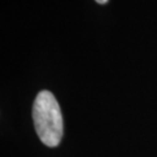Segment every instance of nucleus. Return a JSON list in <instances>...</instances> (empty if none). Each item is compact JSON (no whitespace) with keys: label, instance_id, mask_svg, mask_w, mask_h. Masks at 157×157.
<instances>
[{"label":"nucleus","instance_id":"1","mask_svg":"<svg viewBox=\"0 0 157 157\" xmlns=\"http://www.w3.org/2000/svg\"><path fill=\"white\" fill-rule=\"evenodd\" d=\"M33 121L40 141L47 147H57L63 137V117L55 95L43 90L33 105Z\"/></svg>","mask_w":157,"mask_h":157},{"label":"nucleus","instance_id":"2","mask_svg":"<svg viewBox=\"0 0 157 157\" xmlns=\"http://www.w3.org/2000/svg\"><path fill=\"white\" fill-rule=\"evenodd\" d=\"M98 4H100V5H104V4H106L108 0H95Z\"/></svg>","mask_w":157,"mask_h":157}]
</instances>
